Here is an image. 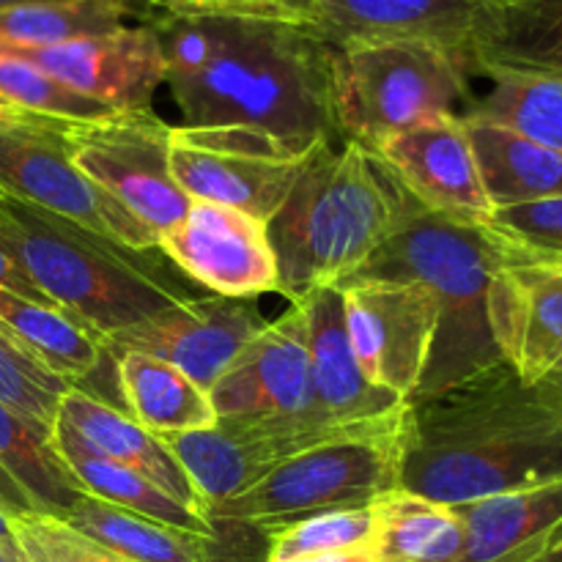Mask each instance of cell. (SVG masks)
I'll return each mask as SVG.
<instances>
[{
    "label": "cell",
    "instance_id": "6da1fadb",
    "mask_svg": "<svg viewBox=\"0 0 562 562\" xmlns=\"http://www.w3.org/2000/svg\"><path fill=\"white\" fill-rule=\"evenodd\" d=\"M179 126H256L291 140L338 137L333 47L263 16H151Z\"/></svg>",
    "mask_w": 562,
    "mask_h": 562
},
{
    "label": "cell",
    "instance_id": "7a4b0ae2",
    "mask_svg": "<svg viewBox=\"0 0 562 562\" xmlns=\"http://www.w3.org/2000/svg\"><path fill=\"white\" fill-rule=\"evenodd\" d=\"M562 477V415L508 362L409 401L401 488L467 505Z\"/></svg>",
    "mask_w": 562,
    "mask_h": 562
},
{
    "label": "cell",
    "instance_id": "3957f363",
    "mask_svg": "<svg viewBox=\"0 0 562 562\" xmlns=\"http://www.w3.org/2000/svg\"><path fill=\"white\" fill-rule=\"evenodd\" d=\"M0 245L58 311L99 338L203 296L157 261L0 192Z\"/></svg>",
    "mask_w": 562,
    "mask_h": 562
},
{
    "label": "cell",
    "instance_id": "277c9868",
    "mask_svg": "<svg viewBox=\"0 0 562 562\" xmlns=\"http://www.w3.org/2000/svg\"><path fill=\"white\" fill-rule=\"evenodd\" d=\"M404 201L406 192L371 151L349 140L318 146L267 223L278 294L300 302L360 272L398 225Z\"/></svg>",
    "mask_w": 562,
    "mask_h": 562
},
{
    "label": "cell",
    "instance_id": "5b68a950",
    "mask_svg": "<svg viewBox=\"0 0 562 562\" xmlns=\"http://www.w3.org/2000/svg\"><path fill=\"white\" fill-rule=\"evenodd\" d=\"M499 261L503 252L483 225L439 217L406 195L404 212L387 241L362 263L360 272L346 278L415 280L437 296L439 335L415 398L439 393L503 362L488 327V285Z\"/></svg>",
    "mask_w": 562,
    "mask_h": 562
},
{
    "label": "cell",
    "instance_id": "8992f818",
    "mask_svg": "<svg viewBox=\"0 0 562 562\" xmlns=\"http://www.w3.org/2000/svg\"><path fill=\"white\" fill-rule=\"evenodd\" d=\"M470 55L428 42L333 47V102L340 143L366 151L439 115H461L472 102Z\"/></svg>",
    "mask_w": 562,
    "mask_h": 562
},
{
    "label": "cell",
    "instance_id": "52a82bcc",
    "mask_svg": "<svg viewBox=\"0 0 562 562\" xmlns=\"http://www.w3.org/2000/svg\"><path fill=\"white\" fill-rule=\"evenodd\" d=\"M409 404L357 437L313 445L280 461L256 486L209 510V521L269 532L327 510L366 508L401 488V456Z\"/></svg>",
    "mask_w": 562,
    "mask_h": 562
},
{
    "label": "cell",
    "instance_id": "ba28073f",
    "mask_svg": "<svg viewBox=\"0 0 562 562\" xmlns=\"http://www.w3.org/2000/svg\"><path fill=\"white\" fill-rule=\"evenodd\" d=\"M256 126H170V176L190 201L269 220L294 190L318 146Z\"/></svg>",
    "mask_w": 562,
    "mask_h": 562
},
{
    "label": "cell",
    "instance_id": "9c48e42d",
    "mask_svg": "<svg viewBox=\"0 0 562 562\" xmlns=\"http://www.w3.org/2000/svg\"><path fill=\"white\" fill-rule=\"evenodd\" d=\"M60 124L64 121L0 110V192L130 250H157V234L75 168Z\"/></svg>",
    "mask_w": 562,
    "mask_h": 562
},
{
    "label": "cell",
    "instance_id": "30bf717a",
    "mask_svg": "<svg viewBox=\"0 0 562 562\" xmlns=\"http://www.w3.org/2000/svg\"><path fill=\"white\" fill-rule=\"evenodd\" d=\"M60 137L75 168L157 239L190 209L192 201L170 176V124L151 108L119 110L97 121H64Z\"/></svg>",
    "mask_w": 562,
    "mask_h": 562
},
{
    "label": "cell",
    "instance_id": "8fae6325",
    "mask_svg": "<svg viewBox=\"0 0 562 562\" xmlns=\"http://www.w3.org/2000/svg\"><path fill=\"white\" fill-rule=\"evenodd\" d=\"M344 327L362 376L373 387L412 401L431 366L439 302L415 280L338 283Z\"/></svg>",
    "mask_w": 562,
    "mask_h": 562
},
{
    "label": "cell",
    "instance_id": "7c38bea8",
    "mask_svg": "<svg viewBox=\"0 0 562 562\" xmlns=\"http://www.w3.org/2000/svg\"><path fill=\"white\" fill-rule=\"evenodd\" d=\"M217 423L241 428L327 426L313 395L302 307L291 302L269 322L212 390Z\"/></svg>",
    "mask_w": 562,
    "mask_h": 562
},
{
    "label": "cell",
    "instance_id": "4fadbf2b",
    "mask_svg": "<svg viewBox=\"0 0 562 562\" xmlns=\"http://www.w3.org/2000/svg\"><path fill=\"white\" fill-rule=\"evenodd\" d=\"M157 250L187 280L217 296L278 294V261L267 223L241 209L192 201L184 217L159 234Z\"/></svg>",
    "mask_w": 562,
    "mask_h": 562
},
{
    "label": "cell",
    "instance_id": "5bb4252c",
    "mask_svg": "<svg viewBox=\"0 0 562 562\" xmlns=\"http://www.w3.org/2000/svg\"><path fill=\"white\" fill-rule=\"evenodd\" d=\"M267 324L252 300L203 294L104 338V355L143 351L179 368L209 393Z\"/></svg>",
    "mask_w": 562,
    "mask_h": 562
},
{
    "label": "cell",
    "instance_id": "9a60e30c",
    "mask_svg": "<svg viewBox=\"0 0 562 562\" xmlns=\"http://www.w3.org/2000/svg\"><path fill=\"white\" fill-rule=\"evenodd\" d=\"M371 154L426 212L464 225H486L492 220L494 206L461 115L423 121L379 143Z\"/></svg>",
    "mask_w": 562,
    "mask_h": 562
},
{
    "label": "cell",
    "instance_id": "2e32d148",
    "mask_svg": "<svg viewBox=\"0 0 562 562\" xmlns=\"http://www.w3.org/2000/svg\"><path fill=\"white\" fill-rule=\"evenodd\" d=\"M0 53L16 55L60 86L115 110L151 108L154 93L165 86V53L151 22Z\"/></svg>",
    "mask_w": 562,
    "mask_h": 562
},
{
    "label": "cell",
    "instance_id": "e0dca14e",
    "mask_svg": "<svg viewBox=\"0 0 562 562\" xmlns=\"http://www.w3.org/2000/svg\"><path fill=\"white\" fill-rule=\"evenodd\" d=\"M499 252L488 285V327L503 362L521 382L538 384L562 362V272L503 247Z\"/></svg>",
    "mask_w": 562,
    "mask_h": 562
},
{
    "label": "cell",
    "instance_id": "ac0fdd59",
    "mask_svg": "<svg viewBox=\"0 0 562 562\" xmlns=\"http://www.w3.org/2000/svg\"><path fill=\"white\" fill-rule=\"evenodd\" d=\"M302 11L329 47L428 42L472 58L481 0H302Z\"/></svg>",
    "mask_w": 562,
    "mask_h": 562
},
{
    "label": "cell",
    "instance_id": "d6986e66",
    "mask_svg": "<svg viewBox=\"0 0 562 562\" xmlns=\"http://www.w3.org/2000/svg\"><path fill=\"white\" fill-rule=\"evenodd\" d=\"M296 305L302 307L311 355L313 395L318 412L333 423H355L379 417L409 404L398 395L373 387L362 376L344 327L338 285L313 289Z\"/></svg>",
    "mask_w": 562,
    "mask_h": 562
},
{
    "label": "cell",
    "instance_id": "ffe728a7",
    "mask_svg": "<svg viewBox=\"0 0 562 562\" xmlns=\"http://www.w3.org/2000/svg\"><path fill=\"white\" fill-rule=\"evenodd\" d=\"M55 423H60L71 434H77L93 453L137 472L148 483H154L165 494H170L176 503L201 514L195 492H192L184 470L179 467L176 456L170 453L165 439L146 431L124 409H119V406L108 404L104 398H97L88 390L71 384L64 393V398H60Z\"/></svg>",
    "mask_w": 562,
    "mask_h": 562
},
{
    "label": "cell",
    "instance_id": "44dd1931",
    "mask_svg": "<svg viewBox=\"0 0 562 562\" xmlns=\"http://www.w3.org/2000/svg\"><path fill=\"white\" fill-rule=\"evenodd\" d=\"M464 525L459 562H527L562 525V477L456 505Z\"/></svg>",
    "mask_w": 562,
    "mask_h": 562
},
{
    "label": "cell",
    "instance_id": "7402d4cb",
    "mask_svg": "<svg viewBox=\"0 0 562 562\" xmlns=\"http://www.w3.org/2000/svg\"><path fill=\"white\" fill-rule=\"evenodd\" d=\"M475 75L488 66L562 75V0H497L481 3Z\"/></svg>",
    "mask_w": 562,
    "mask_h": 562
},
{
    "label": "cell",
    "instance_id": "603a6c76",
    "mask_svg": "<svg viewBox=\"0 0 562 562\" xmlns=\"http://www.w3.org/2000/svg\"><path fill=\"white\" fill-rule=\"evenodd\" d=\"M110 357L115 360L124 412L146 431L173 437L217 426L209 393L179 368L143 351H115Z\"/></svg>",
    "mask_w": 562,
    "mask_h": 562
},
{
    "label": "cell",
    "instance_id": "cb8c5ba5",
    "mask_svg": "<svg viewBox=\"0 0 562 562\" xmlns=\"http://www.w3.org/2000/svg\"><path fill=\"white\" fill-rule=\"evenodd\" d=\"M475 148L483 187L494 209L562 198V154L505 126L461 115Z\"/></svg>",
    "mask_w": 562,
    "mask_h": 562
},
{
    "label": "cell",
    "instance_id": "d4e9b609",
    "mask_svg": "<svg viewBox=\"0 0 562 562\" xmlns=\"http://www.w3.org/2000/svg\"><path fill=\"white\" fill-rule=\"evenodd\" d=\"M49 448H53L55 456L64 461L69 475L75 477L80 492L88 494V497L119 505V508L146 516V519L159 521V525L192 532V536H217V530H214L201 514L176 503L170 494H165L162 488L148 483L146 477H140L137 472L126 470V467L93 453L77 434H71L69 428H64L60 423H55L53 431H49Z\"/></svg>",
    "mask_w": 562,
    "mask_h": 562
},
{
    "label": "cell",
    "instance_id": "484cf974",
    "mask_svg": "<svg viewBox=\"0 0 562 562\" xmlns=\"http://www.w3.org/2000/svg\"><path fill=\"white\" fill-rule=\"evenodd\" d=\"M373 510L371 554L376 562H459L464 552V525L453 505L420 494H382Z\"/></svg>",
    "mask_w": 562,
    "mask_h": 562
},
{
    "label": "cell",
    "instance_id": "4316f807",
    "mask_svg": "<svg viewBox=\"0 0 562 562\" xmlns=\"http://www.w3.org/2000/svg\"><path fill=\"white\" fill-rule=\"evenodd\" d=\"M60 521L91 538L99 547L121 554L135 562H212L209 552L214 538L192 536L176 527L159 525L140 514L102 503L97 497L82 494L71 503V508L60 516Z\"/></svg>",
    "mask_w": 562,
    "mask_h": 562
},
{
    "label": "cell",
    "instance_id": "83f0119b",
    "mask_svg": "<svg viewBox=\"0 0 562 562\" xmlns=\"http://www.w3.org/2000/svg\"><path fill=\"white\" fill-rule=\"evenodd\" d=\"M477 75L486 77L488 88L481 97H472L464 113L562 154V75L499 66H488Z\"/></svg>",
    "mask_w": 562,
    "mask_h": 562
},
{
    "label": "cell",
    "instance_id": "f1b7e54d",
    "mask_svg": "<svg viewBox=\"0 0 562 562\" xmlns=\"http://www.w3.org/2000/svg\"><path fill=\"white\" fill-rule=\"evenodd\" d=\"M0 324L69 384L99 371L104 340L55 305H42L0 289Z\"/></svg>",
    "mask_w": 562,
    "mask_h": 562
},
{
    "label": "cell",
    "instance_id": "f546056e",
    "mask_svg": "<svg viewBox=\"0 0 562 562\" xmlns=\"http://www.w3.org/2000/svg\"><path fill=\"white\" fill-rule=\"evenodd\" d=\"M130 0H66L0 9V49L47 47L130 25Z\"/></svg>",
    "mask_w": 562,
    "mask_h": 562
},
{
    "label": "cell",
    "instance_id": "4dcf8cb0",
    "mask_svg": "<svg viewBox=\"0 0 562 562\" xmlns=\"http://www.w3.org/2000/svg\"><path fill=\"white\" fill-rule=\"evenodd\" d=\"M0 464L27 488L38 510L55 519H60L71 503L82 497L75 477L49 448L47 434L38 431L3 401H0Z\"/></svg>",
    "mask_w": 562,
    "mask_h": 562
},
{
    "label": "cell",
    "instance_id": "1f68e13d",
    "mask_svg": "<svg viewBox=\"0 0 562 562\" xmlns=\"http://www.w3.org/2000/svg\"><path fill=\"white\" fill-rule=\"evenodd\" d=\"M71 384L49 371L25 344L0 324V401L49 437L58 404Z\"/></svg>",
    "mask_w": 562,
    "mask_h": 562
},
{
    "label": "cell",
    "instance_id": "d6a6232c",
    "mask_svg": "<svg viewBox=\"0 0 562 562\" xmlns=\"http://www.w3.org/2000/svg\"><path fill=\"white\" fill-rule=\"evenodd\" d=\"M373 538V510L346 508L327 510V514L307 516L289 527L269 532V558L267 560H291L305 554L349 552V549H368Z\"/></svg>",
    "mask_w": 562,
    "mask_h": 562
},
{
    "label": "cell",
    "instance_id": "836d02e7",
    "mask_svg": "<svg viewBox=\"0 0 562 562\" xmlns=\"http://www.w3.org/2000/svg\"><path fill=\"white\" fill-rule=\"evenodd\" d=\"M483 228L510 256L536 263H562V198L494 209Z\"/></svg>",
    "mask_w": 562,
    "mask_h": 562
},
{
    "label": "cell",
    "instance_id": "e575fe53",
    "mask_svg": "<svg viewBox=\"0 0 562 562\" xmlns=\"http://www.w3.org/2000/svg\"><path fill=\"white\" fill-rule=\"evenodd\" d=\"M11 525H14V536L22 552L42 562H135L99 547L97 541L80 536L55 516L31 514L14 519Z\"/></svg>",
    "mask_w": 562,
    "mask_h": 562
},
{
    "label": "cell",
    "instance_id": "d590c367",
    "mask_svg": "<svg viewBox=\"0 0 562 562\" xmlns=\"http://www.w3.org/2000/svg\"><path fill=\"white\" fill-rule=\"evenodd\" d=\"M157 14L176 16H263L305 25L302 0H146Z\"/></svg>",
    "mask_w": 562,
    "mask_h": 562
},
{
    "label": "cell",
    "instance_id": "8d00e7d4",
    "mask_svg": "<svg viewBox=\"0 0 562 562\" xmlns=\"http://www.w3.org/2000/svg\"><path fill=\"white\" fill-rule=\"evenodd\" d=\"M0 514L9 516L11 521L22 519V516L42 514L36 505V499L27 494V488L0 464Z\"/></svg>",
    "mask_w": 562,
    "mask_h": 562
},
{
    "label": "cell",
    "instance_id": "74e56055",
    "mask_svg": "<svg viewBox=\"0 0 562 562\" xmlns=\"http://www.w3.org/2000/svg\"><path fill=\"white\" fill-rule=\"evenodd\" d=\"M0 289H9L14 291V294L25 296V300L42 302V305H53V302L33 285V280L25 274V269L11 258V252L5 250L3 245H0Z\"/></svg>",
    "mask_w": 562,
    "mask_h": 562
},
{
    "label": "cell",
    "instance_id": "f35d334b",
    "mask_svg": "<svg viewBox=\"0 0 562 562\" xmlns=\"http://www.w3.org/2000/svg\"><path fill=\"white\" fill-rule=\"evenodd\" d=\"M267 562H376L371 549H349V552H327V554H305V558L291 560H267Z\"/></svg>",
    "mask_w": 562,
    "mask_h": 562
},
{
    "label": "cell",
    "instance_id": "ab89813d",
    "mask_svg": "<svg viewBox=\"0 0 562 562\" xmlns=\"http://www.w3.org/2000/svg\"><path fill=\"white\" fill-rule=\"evenodd\" d=\"M527 562H562V525L552 532V538L543 543L541 552H538L536 558L527 560Z\"/></svg>",
    "mask_w": 562,
    "mask_h": 562
},
{
    "label": "cell",
    "instance_id": "60d3db41",
    "mask_svg": "<svg viewBox=\"0 0 562 562\" xmlns=\"http://www.w3.org/2000/svg\"><path fill=\"white\" fill-rule=\"evenodd\" d=\"M543 387V393L549 395V401H552L554 406H558L560 409V415H562V362L558 368H554L552 373H549L547 379H541V382H538Z\"/></svg>",
    "mask_w": 562,
    "mask_h": 562
},
{
    "label": "cell",
    "instance_id": "b9f144b4",
    "mask_svg": "<svg viewBox=\"0 0 562 562\" xmlns=\"http://www.w3.org/2000/svg\"><path fill=\"white\" fill-rule=\"evenodd\" d=\"M0 549H5V552L11 554H22L14 536V525H11V519L5 514H0Z\"/></svg>",
    "mask_w": 562,
    "mask_h": 562
},
{
    "label": "cell",
    "instance_id": "7bdbcfd3",
    "mask_svg": "<svg viewBox=\"0 0 562 562\" xmlns=\"http://www.w3.org/2000/svg\"><path fill=\"white\" fill-rule=\"evenodd\" d=\"M33 3H66V0H0V9H14V5H33Z\"/></svg>",
    "mask_w": 562,
    "mask_h": 562
},
{
    "label": "cell",
    "instance_id": "ee69618b",
    "mask_svg": "<svg viewBox=\"0 0 562 562\" xmlns=\"http://www.w3.org/2000/svg\"><path fill=\"white\" fill-rule=\"evenodd\" d=\"M22 554H11L5 552V549H0V562H20Z\"/></svg>",
    "mask_w": 562,
    "mask_h": 562
},
{
    "label": "cell",
    "instance_id": "f6af8a7d",
    "mask_svg": "<svg viewBox=\"0 0 562 562\" xmlns=\"http://www.w3.org/2000/svg\"><path fill=\"white\" fill-rule=\"evenodd\" d=\"M20 552H22V549H20ZM20 562H42V560H36V558H31V554L22 552V560Z\"/></svg>",
    "mask_w": 562,
    "mask_h": 562
},
{
    "label": "cell",
    "instance_id": "bcb514c9",
    "mask_svg": "<svg viewBox=\"0 0 562 562\" xmlns=\"http://www.w3.org/2000/svg\"><path fill=\"white\" fill-rule=\"evenodd\" d=\"M543 267H552V269H558V272H562V263H543Z\"/></svg>",
    "mask_w": 562,
    "mask_h": 562
},
{
    "label": "cell",
    "instance_id": "7dc6e473",
    "mask_svg": "<svg viewBox=\"0 0 562 562\" xmlns=\"http://www.w3.org/2000/svg\"><path fill=\"white\" fill-rule=\"evenodd\" d=\"M481 3H497V0H481Z\"/></svg>",
    "mask_w": 562,
    "mask_h": 562
}]
</instances>
